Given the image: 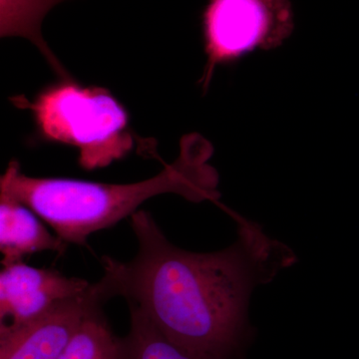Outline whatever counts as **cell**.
<instances>
[{
	"label": "cell",
	"instance_id": "6da1fadb",
	"mask_svg": "<svg viewBox=\"0 0 359 359\" xmlns=\"http://www.w3.org/2000/svg\"><path fill=\"white\" fill-rule=\"evenodd\" d=\"M235 217L233 245L193 252L172 244L150 212H135L130 218L138 252L129 262L101 259L97 294L104 302L122 297L195 359H242L252 337L248 318L252 292L297 257L259 224Z\"/></svg>",
	"mask_w": 359,
	"mask_h": 359
},
{
	"label": "cell",
	"instance_id": "7a4b0ae2",
	"mask_svg": "<svg viewBox=\"0 0 359 359\" xmlns=\"http://www.w3.org/2000/svg\"><path fill=\"white\" fill-rule=\"evenodd\" d=\"M209 156L204 142L188 139L174 163L152 178L132 184L33 178L11 161L0 179V194L29 207L67 244L83 245L91 233L131 217L161 194H177L193 202L217 199V174L207 164Z\"/></svg>",
	"mask_w": 359,
	"mask_h": 359
},
{
	"label": "cell",
	"instance_id": "3957f363",
	"mask_svg": "<svg viewBox=\"0 0 359 359\" xmlns=\"http://www.w3.org/2000/svg\"><path fill=\"white\" fill-rule=\"evenodd\" d=\"M15 104L32 110L45 139L76 147L85 170L109 166L133 148L126 111L102 88L65 79L45 89L32 102L18 97Z\"/></svg>",
	"mask_w": 359,
	"mask_h": 359
},
{
	"label": "cell",
	"instance_id": "277c9868",
	"mask_svg": "<svg viewBox=\"0 0 359 359\" xmlns=\"http://www.w3.org/2000/svg\"><path fill=\"white\" fill-rule=\"evenodd\" d=\"M294 27L289 0H210L203 15L205 52V81L215 66L256 48L282 43Z\"/></svg>",
	"mask_w": 359,
	"mask_h": 359
},
{
	"label": "cell",
	"instance_id": "5b68a950",
	"mask_svg": "<svg viewBox=\"0 0 359 359\" xmlns=\"http://www.w3.org/2000/svg\"><path fill=\"white\" fill-rule=\"evenodd\" d=\"M91 283L68 278L53 269H39L25 262L4 266L0 273V334H8L59 302L84 294Z\"/></svg>",
	"mask_w": 359,
	"mask_h": 359
},
{
	"label": "cell",
	"instance_id": "8992f818",
	"mask_svg": "<svg viewBox=\"0 0 359 359\" xmlns=\"http://www.w3.org/2000/svg\"><path fill=\"white\" fill-rule=\"evenodd\" d=\"M102 299L93 283L13 332L0 334V359H58L90 309Z\"/></svg>",
	"mask_w": 359,
	"mask_h": 359
},
{
	"label": "cell",
	"instance_id": "52a82bcc",
	"mask_svg": "<svg viewBox=\"0 0 359 359\" xmlns=\"http://www.w3.org/2000/svg\"><path fill=\"white\" fill-rule=\"evenodd\" d=\"M29 207L0 194V252L2 266L23 262L25 257L52 250L62 255L67 243L51 233Z\"/></svg>",
	"mask_w": 359,
	"mask_h": 359
},
{
	"label": "cell",
	"instance_id": "ba28073f",
	"mask_svg": "<svg viewBox=\"0 0 359 359\" xmlns=\"http://www.w3.org/2000/svg\"><path fill=\"white\" fill-rule=\"evenodd\" d=\"M62 1L65 0H0V35L30 40L44 54L56 72L69 79L41 34V23L45 16Z\"/></svg>",
	"mask_w": 359,
	"mask_h": 359
},
{
	"label": "cell",
	"instance_id": "9c48e42d",
	"mask_svg": "<svg viewBox=\"0 0 359 359\" xmlns=\"http://www.w3.org/2000/svg\"><path fill=\"white\" fill-rule=\"evenodd\" d=\"M130 309V330L119 337L118 359H195L167 339L145 314Z\"/></svg>",
	"mask_w": 359,
	"mask_h": 359
},
{
	"label": "cell",
	"instance_id": "30bf717a",
	"mask_svg": "<svg viewBox=\"0 0 359 359\" xmlns=\"http://www.w3.org/2000/svg\"><path fill=\"white\" fill-rule=\"evenodd\" d=\"M102 302L94 304L58 359H118L119 337L103 313Z\"/></svg>",
	"mask_w": 359,
	"mask_h": 359
}]
</instances>
